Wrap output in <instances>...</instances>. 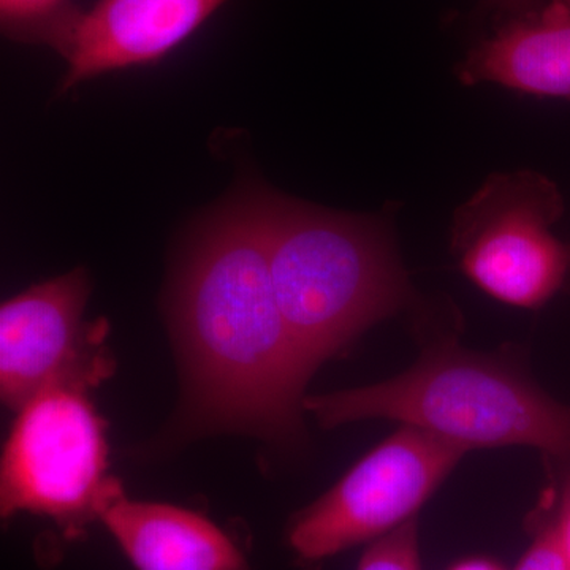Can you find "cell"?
Listing matches in <instances>:
<instances>
[{
  "mask_svg": "<svg viewBox=\"0 0 570 570\" xmlns=\"http://www.w3.org/2000/svg\"><path fill=\"white\" fill-rule=\"evenodd\" d=\"M277 305L311 374L412 298L387 224L264 189Z\"/></svg>",
  "mask_w": 570,
  "mask_h": 570,
  "instance_id": "7a4b0ae2",
  "label": "cell"
},
{
  "mask_svg": "<svg viewBox=\"0 0 570 570\" xmlns=\"http://www.w3.org/2000/svg\"><path fill=\"white\" fill-rule=\"evenodd\" d=\"M464 86L493 82L512 91L570 100V0L498 22L456 66Z\"/></svg>",
  "mask_w": 570,
  "mask_h": 570,
  "instance_id": "9c48e42d",
  "label": "cell"
},
{
  "mask_svg": "<svg viewBox=\"0 0 570 570\" xmlns=\"http://www.w3.org/2000/svg\"><path fill=\"white\" fill-rule=\"evenodd\" d=\"M181 362L184 430L295 444L307 371L277 305L266 254L264 189L217 206L187 242L168 302Z\"/></svg>",
  "mask_w": 570,
  "mask_h": 570,
  "instance_id": "6da1fadb",
  "label": "cell"
},
{
  "mask_svg": "<svg viewBox=\"0 0 570 570\" xmlns=\"http://www.w3.org/2000/svg\"><path fill=\"white\" fill-rule=\"evenodd\" d=\"M356 570H422L417 519L371 542Z\"/></svg>",
  "mask_w": 570,
  "mask_h": 570,
  "instance_id": "7c38bea8",
  "label": "cell"
},
{
  "mask_svg": "<svg viewBox=\"0 0 570 570\" xmlns=\"http://www.w3.org/2000/svg\"><path fill=\"white\" fill-rule=\"evenodd\" d=\"M81 14L73 0H0V28L7 39L48 47L59 55Z\"/></svg>",
  "mask_w": 570,
  "mask_h": 570,
  "instance_id": "8fae6325",
  "label": "cell"
},
{
  "mask_svg": "<svg viewBox=\"0 0 570 570\" xmlns=\"http://www.w3.org/2000/svg\"><path fill=\"white\" fill-rule=\"evenodd\" d=\"M569 246H570V245H569ZM568 291H570V281H569V288H568Z\"/></svg>",
  "mask_w": 570,
  "mask_h": 570,
  "instance_id": "2e32d148",
  "label": "cell"
},
{
  "mask_svg": "<svg viewBox=\"0 0 570 570\" xmlns=\"http://www.w3.org/2000/svg\"><path fill=\"white\" fill-rule=\"evenodd\" d=\"M449 570H504L498 562L487 558H469V560L456 562Z\"/></svg>",
  "mask_w": 570,
  "mask_h": 570,
  "instance_id": "9a60e30c",
  "label": "cell"
},
{
  "mask_svg": "<svg viewBox=\"0 0 570 570\" xmlns=\"http://www.w3.org/2000/svg\"><path fill=\"white\" fill-rule=\"evenodd\" d=\"M550 520L570 569V471L562 480L557 509L553 510V513H550Z\"/></svg>",
  "mask_w": 570,
  "mask_h": 570,
  "instance_id": "5bb4252c",
  "label": "cell"
},
{
  "mask_svg": "<svg viewBox=\"0 0 570 570\" xmlns=\"http://www.w3.org/2000/svg\"><path fill=\"white\" fill-rule=\"evenodd\" d=\"M100 521L137 570H250L234 540L193 510L130 501L119 491Z\"/></svg>",
  "mask_w": 570,
  "mask_h": 570,
  "instance_id": "30bf717a",
  "label": "cell"
},
{
  "mask_svg": "<svg viewBox=\"0 0 570 570\" xmlns=\"http://www.w3.org/2000/svg\"><path fill=\"white\" fill-rule=\"evenodd\" d=\"M318 425L389 419L466 449L523 445L570 464V404L487 358L438 344L406 373L367 387L305 396Z\"/></svg>",
  "mask_w": 570,
  "mask_h": 570,
  "instance_id": "3957f363",
  "label": "cell"
},
{
  "mask_svg": "<svg viewBox=\"0 0 570 570\" xmlns=\"http://www.w3.org/2000/svg\"><path fill=\"white\" fill-rule=\"evenodd\" d=\"M85 268L33 285L0 307V396L20 411L51 387L92 390L116 365L105 318L86 322Z\"/></svg>",
  "mask_w": 570,
  "mask_h": 570,
  "instance_id": "52a82bcc",
  "label": "cell"
},
{
  "mask_svg": "<svg viewBox=\"0 0 570 570\" xmlns=\"http://www.w3.org/2000/svg\"><path fill=\"white\" fill-rule=\"evenodd\" d=\"M105 422L88 390L51 387L18 411L0 464V513L48 517L67 539L99 520L122 485L110 478Z\"/></svg>",
  "mask_w": 570,
  "mask_h": 570,
  "instance_id": "277c9868",
  "label": "cell"
},
{
  "mask_svg": "<svg viewBox=\"0 0 570 570\" xmlns=\"http://www.w3.org/2000/svg\"><path fill=\"white\" fill-rule=\"evenodd\" d=\"M468 450L404 425L358 461L324 497L299 510L285 539L311 568L414 520Z\"/></svg>",
  "mask_w": 570,
  "mask_h": 570,
  "instance_id": "8992f818",
  "label": "cell"
},
{
  "mask_svg": "<svg viewBox=\"0 0 570 570\" xmlns=\"http://www.w3.org/2000/svg\"><path fill=\"white\" fill-rule=\"evenodd\" d=\"M562 214L564 198L547 176L491 175L453 214L461 272L498 302L538 309L569 288L570 246L550 232Z\"/></svg>",
  "mask_w": 570,
  "mask_h": 570,
  "instance_id": "5b68a950",
  "label": "cell"
},
{
  "mask_svg": "<svg viewBox=\"0 0 570 570\" xmlns=\"http://www.w3.org/2000/svg\"><path fill=\"white\" fill-rule=\"evenodd\" d=\"M515 570H570L550 515L535 519L534 538Z\"/></svg>",
  "mask_w": 570,
  "mask_h": 570,
  "instance_id": "4fadbf2b",
  "label": "cell"
},
{
  "mask_svg": "<svg viewBox=\"0 0 570 570\" xmlns=\"http://www.w3.org/2000/svg\"><path fill=\"white\" fill-rule=\"evenodd\" d=\"M227 0H97L82 14L61 56L59 92L129 67L163 61Z\"/></svg>",
  "mask_w": 570,
  "mask_h": 570,
  "instance_id": "ba28073f",
  "label": "cell"
}]
</instances>
